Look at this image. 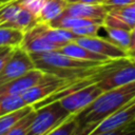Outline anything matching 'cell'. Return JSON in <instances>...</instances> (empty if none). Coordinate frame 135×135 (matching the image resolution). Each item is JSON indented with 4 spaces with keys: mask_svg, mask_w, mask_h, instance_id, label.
Returning a JSON list of instances; mask_svg holds the SVG:
<instances>
[{
    "mask_svg": "<svg viewBox=\"0 0 135 135\" xmlns=\"http://www.w3.org/2000/svg\"><path fill=\"white\" fill-rule=\"evenodd\" d=\"M133 81H135V60L123 58L108 70L97 84L102 91H108Z\"/></svg>",
    "mask_w": 135,
    "mask_h": 135,
    "instance_id": "5",
    "label": "cell"
},
{
    "mask_svg": "<svg viewBox=\"0 0 135 135\" xmlns=\"http://www.w3.org/2000/svg\"><path fill=\"white\" fill-rule=\"evenodd\" d=\"M15 49L16 47H9V46L0 47V72L2 71V69L5 65L6 61L12 57Z\"/></svg>",
    "mask_w": 135,
    "mask_h": 135,
    "instance_id": "25",
    "label": "cell"
},
{
    "mask_svg": "<svg viewBox=\"0 0 135 135\" xmlns=\"http://www.w3.org/2000/svg\"><path fill=\"white\" fill-rule=\"evenodd\" d=\"M69 2L66 0H45L44 4L38 15L39 23H50L58 18L66 8Z\"/></svg>",
    "mask_w": 135,
    "mask_h": 135,
    "instance_id": "14",
    "label": "cell"
},
{
    "mask_svg": "<svg viewBox=\"0 0 135 135\" xmlns=\"http://www.w3.org/2000/svg\"><path fill=\"white\" fill-rule=\"evenodd\" d=\"M35 66L44 73L54 75L65 80H79L94 74H97L109 68L116 59L100 62L92 60H82L61 53L59 50L31 53Z\"/></svg>",
    "mask_w": 135,
    "mask_h": 135,
    "instance_id": "1",
    "label": "cell"
},
{
    "mask_svg": "<svg viewBox=\"0 0 135 135\" xmlns=\"http://www.w3.org/2000/svg\"><path fill=\"white\" fill-rule=\"evenodd\" d=\"M77 43L88 47L89 50L103 55L110 59H120V58H129L128 52L120 46L116 45L109 38H102L99 36L94 37H78L76 40Z\"/></svg>",
    "mask_w": 135,
    "mask_h": 135,
    "instance_id": "9",
    "label": "cell"
},
{
    "mask_svg": "<svg viewBox=\"0 0 135 135\" xmlns=\"http://www.w3.org/2000/svg\"><path fill=\"white\" fill-rule=\"evenodd\" d=\"M62 46L63 45L52 42L45 36H43L39 30L38 24L24 33V37L21 43V47L30 54L57 51V50H60Z\"/></svg>",
    "mask_w": 135,
    "mask_h": 135,
    "instance_id": "11",
    "label": "cell"
},
{
    "mask_svg": "<svg viewBox=\"0 0 135 135\" xmlns=\"http://www.w3.org/2000/svg\"><path fill=\"white\" fill-rule=\"evenodd\" d=\"M46 73L43 71L35 68L24 75L8 81L4 84L0 85V96H6V95H22L25 91H27L30 88L35 85L37 82H39Z\"/></svg>",
    "mask_w": 135,
    "mask_h": 135,
    "instance_id": "10",
    "label": "cell"
},
{
    "mask_svg": "<svg viewBox=\"0 0 135 135\" xmlns=\"http://www.w3.org/2000/svg\"><path fill=\"white\" fill-rule=\"evenodd\" d=\"M24 37V32L13 28L0 26V47H19L21 46Z\"/></svg>",
    "mask_w": 135,
    "mask_h": 135,
    "instance_id": "18",
    "label": "cell"
},
{
    "mask_svg": "<svg viewBox=\"0 0 135 135\" xmlns=\"http://www.w3.org/2000/svg\"><path fill=\"white\" fill-rule=\"evenodd\" d=\"M34 109L33 104L24 105L14 112H11L6 115L0 117V135H7L8 131L13 128V126L24 115H26L31 110Z\"/></svg>",
    "mask_w": 135,
    "mask_h": 135,
    "instance_id": "17",
    "label": "cell"
},
{
    "mask_svg": "<svg viewBox=\"0 0 135 135\" xmlns=\"http://www.w3.org/2000/svg\"><path fill=\"white\" fill-rule=\"evenodd\" d=\"M135 133V97L102 120L91 135H114Z\"/></svg>",
    "mask_w": 135,
    "mask_h": 135,
    "instance_id": "3",
    "label": "cell"
},
{
    "mask_svg": "<svg viewBox=\"0 0 135 135\" xmlns=\"http://www.w3.org/2000/svg\"><path fill=\"white\" fill-rule=\"evenodd\" d=\"M24 105H27L22 95H6L0 96V117L14 112Z\"/></svg>",
    "mask_w": 135,
    "mask_h": 135,
    "instance_id": "20",
    "label": "cell"
},
{
    "mask_svg": "<svg viewBox=\"0 0 135 135\" xmlns=\"http://www.w3.org/2000/svg\"><path fill=\"white\" fill-rule=\"evenodd\" d=\"M35 68V63L30 53L24 51L21 46L16 47L12 57L6 61L0 72V85L24 75Z\"/></svg>",
    "mask_w": 135,
    "mask_h": 135,
    "instance_id": "6",
    "label": "cell"
},
{
    "mask_svg": "<svg viewBox=\"0 0 135 135\" xmlns=\"http://www.w3.org/2000/svg\"><path fill=\"white\" fill-rule=\"evenodd\" d=\"M35 110L36 117L27 135H50L63 120L73 115L62 107L59 100L50 102Z\"/></svg>",
    "mask_w": 135,
    "mask_h": 135,
    "instance_id": "4",
    "label": "cell"
},
{
    "mask_svg": "<svg viewBox=\"0 0 135 135\" xmlns=\"http://www.w3.org/2000/svg\"><path fill=\"white\" fill-rule=\"evenodd\" d=\"M36 117V110L35 108L33 110H31L26 115H24L23 117H21L14 126L13 128L8 131L7 135H21V134H28V131L35 120Z\"/></svg>",
    "mask_w": 135,
    "mask_h": 135,
    "instance_id": "21",
    "label": "cell"
},
{
    "mask_svg": "<svg viewBox=\"0 0 135 135\" xmlns=\"http://www.w3.org/2000/svg\"><path fill=\"white\" fill-rule=\"evenodd\" d=\"M39 23L38 21V17L36 15H34L33 13H31L30 11H27L26 8H21L19 14L17 15V17L7 23L2 24L1 26L4 27H13V28H17L20 30L22 32H26L31 28H33L34 26H36Z\"/></svg>",
    "mask_w": 135,
    "mask_h": 135,
    "instance_id": "15",
    "label": "cell"
},
{
    "mask_svg": "<svg viewBox=\"0 0 135 135\" xmlns=\"http://www.w3.org/2000/svg\"><path fill=\"white\" fill-rule=\"evenodd\" d=\"M4 1H8V0H0V2H4Z\"/></svg>",
    "mask_w": 135,
    "mask_h": 135,
    "instance_id": "30",
    "label": "cell"
},
{
    "mask_svg": "<svg viewBox=\"0 0 135 135\" xmlns=\"http://www.w3.org/2000/svg\"><path fill=\"white\" fill-rule=\"evenodd\" d=\"M69 3H89V4H99L104 3L105 0H66Z\"/></svg>",
    "mask_w": 135,
    "mask_h": 135,
    "instance_id": "27",
    "label": "cell"
},
{
    "mask_svg": "<svg viewBox=\"0 0 135 135\" xmlns=\"http://www.w3.org/2000/svg\"><path fill=\"white\" fill-rule=\"evenodd\" d=\"M78 123L75 118V115L69 116L63 120L56 129H54L50 135H77Z\"/></svg>",
    "mask_w": 135,
    "mask_h": 135,
    "instance_id": "22",
    "label": "cell"
},
{
    "mask_svg": "<svg viewBox=\"0 0 135 135\" xmlns=\"http://www.w3.org/2000/svg\"><path fill=\"white\" fill-rule=\"evenodd\" d=\"M101 27H103L102 24H89V25L72 28L71 31L74 34H76L78 37H94V36H98V32Z\"/></svg>",
    "mask_w": 135,
    "mask_h": 135,
    "instance_id": "23",
    "label": "cell"
},
{
    "mask_svg": "<svg viewBox=\"0 0 135 135\" xmlns=\"http://www.w3.org/2000/svg\"><path fill=\"white\" fill-rule=\"evenodd\" d=\"M45 0H19L20 5L38 17Z\"/></svg>",
    "mask_w": 135,
    "mask_h": 135,
    "instance_id": "24",
    "label": "cell"
},
{
    "mask_svg": "<svg viewBox=\"0 0 135 135\" xmlns=\"http://www.w3.org/2000/svg\"><path fill=\"white\" fill-rule=\"evenodd\" d=\"M103 28L108 34V38L112 42H114L116 45L120 46L121 49L128 52L130 45V39H131V31L124 28L112 27V26H104V25Z\"/></svg>",
    "mask_w": 135,
    "mask_h": 135,
    "instance_id": "19",
    "label": "cell"
},
{
    "mask_svg": "<svg viewBox=\"0 0 135 135\" xmlns=\"http://www.w3.org/2000/svg\"><path fill=\"white\" fill-rule=\"evenodd\" d=\"M132 5H133V6H134V7H135V2H134V3H133V4H132Z\"/></svg>",
    "mask_w": 135,
    "mask_h": 135,
    "instance_id": "31",
    "label": "cell"
},
{
    "mask_svg": "<svg viewBox=\"0 0 135 135\" xmlns=\"http://www.w3.org/2000/svg\"><path fill=\"white\" fill-rule=\"evenodd\" d=\"M128 56H129V58H130V59L135 60V50H133V51L129 52V53H128Z\"/></svg>",
    "mask_w": 135,
    "mask_h": 135,
    "instance_id": "29",
    "label": "cell"
},
{
    "mask_svg": "<svg viewBox=\"0 0 135 135\" xmlns=\"http://www.w3.org/2000/svg\"><path fill=\"white\" fill-rule=\"evenodd\" d=\"M135 97V81L103 91L92 103L75 114L78 123L77 135H91L93 130L107 117Z\"/></svg>",
    "mask_w": 135,
    "mask_h": 135,
    "instance_id": "2",
    "label": "cell"
},
{
    "mask_svg": "<svg viewBox=\"0 0 135 135\" xmlns=\"http://www.w3.org/2000/svg\"><path fill=\"white\" fill-rule=\"evenodd\" d=\"M135 0H105L104 4L107 5H129L133 4Z\"/></svg>",
    "mask_w": 135,
    "mask_h": 135,
    "instance_id": "26",
    "label": "cell"
},
{
    "mask_svg": "<svg viewBox=\"0 0 135 135\" xmlns=\"http://www.w3.org/2000/svg\"><path fill=\"white\" fill-rule=\"evenodd\" d=\"M108 12H109V5L104 3H99V4L69 3L66 8L63 11V13L60 16L104 20Z\"/></svg>",
    "mask_w": 135,
    "mask_h": 135,
    "instance_id": "12",
    "label": "cell"
},
{
    "mask_svg": "<svg viewBox=\"0 0 135 135\" xmlns=\"http://www.w3.org/2000/svg\"><path fill=\"white\" fill-rule=\"evenodd\" d=\"M59 51L65 55H69V56L77 58V59H82V60H92V61H100V62L113 60L103 55H100L98 53H95V52L89 50L88 47L77 43L76 41H71V42L64 44Z\"/></svg>",
    "mask_w": 135,
    "mask_h": 135,
    "instance_id": "13",
    "label": "cell"
},
{
    "mask_svg": "<svg viewBox=\"0 0 135 135\" xmlns=\"http://www.w3.org/2000/svg\"><path fill=\"white\" fill-rule=\"evenodd\" d=\"M102 92L103 91L96 82L64 96L59 101L65 110H68L71 114L75 115L82 111L84 108H86L90 103H92Z\"/></svg>",
    "mask_w": 135,
    "mask_h": 135,
    "instance_id": "7",
    "label": "cell"
},
{
    "mask_svg": "<svg viewBox=\"0 0 135 135\" xmlns=\"http://www.w3.org/2000/svg\"><path fill=\"white\" fill-rule=\"evenodd\" d=\"M71 82H72L71 80L61 79L59 77L46 73L45 76L39 82H37L32 88H30L27 91H25L22 94V97L26 104H34L46 98L61 86L69 85Z\"/></svg>",
    "mask_w": 135,
    "mask_h": 135,
    "instance_id": "8",
    "label": "cell"
},
{
    "mask_svg": "<svg viewBox=\"0 0 135 135\" xmlns=\"http://www.w3.org/2000/svg\"><path fill=\"white\" fill-rule=\"evenodd\" d=\"M133 50H135V26L131 30V39H130V45H129L128 53Z\"/></svg>",
    "mask_w": 135,
    "mask_h": 135,
    "instance_id": "28",
    "label": "cell"
},
{
    "mask_svg": "<svg viewBox=\"0 0 135 135\" xmlns=\"http://www.w3.org/2000/svg\"><path fill=\"white\" fill-rule=\"evenodd\" d=\"M109 14L120 20L130 31L135 26V7L129 5H109Z\"/></svg>",
    "mask_w": 135,
    "mask_h": 135,
    "instance_id": "16",
    "label": "cell"
}]
</instances>
